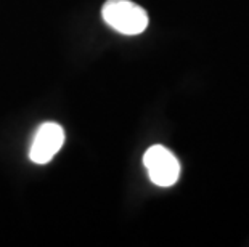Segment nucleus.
I'll list each match as a JSON object with an SVG mask.
<instances>
[{"label": "nucleus", "instance_id": "nucleus-2", "mask_svg": "<svg viewBox=\"0 0 249 247\" xmlns=\"http://www.w3.org/2000/svg\"><path fill=\"white\" fill-rule=\"evenodd\" d=\"M150 180L158 186L169 188L176 185L180 177V162L167 148L155 145L148 148L143 156Z\"/></svg>", "mask_w": 249, "mask_h": 247}, {"label": "nucleus", "instance_id": "nucleus-1", "mask_svg": "<svg viewBox=\"0 0 249 247\" xmlns=\"http://www.w3.org/2000/svg\"><path fill=\"white\" fill-rule=\"evenodd\" d=\"M102 16L109 28L124 35L142 34L148 26L146 12L130 0H108L102 8Z\"/></svg>", "mask_w": 249, "mask_h": 247}, {"label": "nucleus", "instance_id": "nucleus-3", "mask_svg": "<svg viewBox=\"0 0 249 247\" xmlns=\"http://www.w3.org/2000/svg\"><path fill=\"white\" fill-rule=\"evenodd\" d=\"M65 143V130L56 122H44L37 129L29 149L31 161L36 164H47L55 157Z\"/></svg>", "mask_w": 249, "mask_h": 247}]
</instances>
